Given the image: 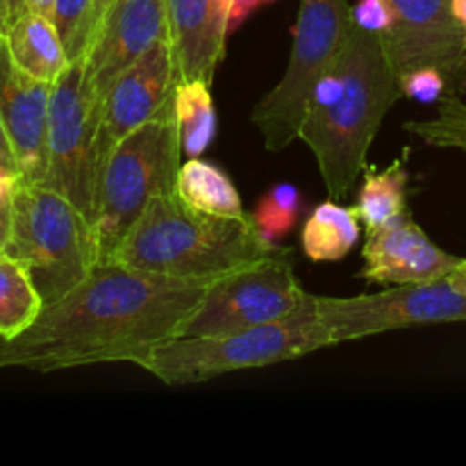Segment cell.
<instances>
[{
	"label": "cell",
	"instance_id": "1",
	"mask_svg": "<svg viewBox=\"0 0 466 466\" xmlns=\"http://www.w3.org/2000/svg\"><path fill=\"white\" fill-rule=\"evenodd\" d=\"M214 282L98 262L76 289L46 305L27 330L0 339V369L50 373L112 362L139 367L157 346L180 335Z\"/></svg>",
	"mask_w": 466,
	"mask_h": 466
},
{
	"label": "cell",
	"instance_id": "2",
	"mask_svg": "<svg viewBox=\"0 0 466 466\" xmlns=\"http://www.w3.org/2000/svg\"><path fill=\"white\" fill-rule=\"evenodd\" d=\"M400 98L385 35L353 21L344 55L314 85L299 132L332 198L353 189L387 112Z\"/></svg>",
	"mask_w": 466,
	"mask_h": 466
},
{
	"label": "cell",
	"instance_id": "3",
	"mask_svg": "<svg viewBox=\"0 0 466 466\" xmlns=\"http://www.w3.org/2000/svg\"><path fill=\"white\" fill-rule=\"evenodd\" d=\"M280 250L259 235L250 214L217 217L167 194L146 205L112 262L177 280H221Z\"/></svg>",
	"mask_w": 466,
	"mask_h": 466
},
{
	"label": "cell",
	"instance_id": "4",
	"mask_svg": "<svg viewBox=\"0 0 466 466\" xmlns=\"http://www.w3.org/2000/svg\"><path fill=\"white\" fill-rule=\"evenodd\" d=\"M3 253L25 267L44 308L76 289L98 264L94 223L44 182L18 180Z\"/></svg>",
	"mask_w": 466,
	"mask_h": 466
},
{
	"label": "cell",
	"instance_id": "5",
	"mask_svg": "<svg viewBox=\"0 0 466 466\" xmlns=\"http://www.w3.org/2000/svg\"><path fill=\"white\" fill-rule=\"evenodd\" d=\"M328 346L335 344L330 330L319 321L312 294L309 303L285 321L228 335L173 337L157 346L139 369L164 385H200L232 371L305 358Z\"/></svg>",
	"mask_w": 466,
	"mask_h": 466
},
{
	"label": "cell",
	"instance_id": "6",
	"mask_svg": "<svg viewBox=\"0 0 466 466\" xmlns=\"http://www.w3.org/2000/svg\"><path fill=\"white\" fill-rule=\"evenodd\" d=\"M182 157L173 100L112 150L96 196L98 262L112 259L116 246L155 196L176 194Z\"/></svg>",
	"mask_w": 466,
	"mask_h": 466
},
{
	"label": "cell",
	"instance_id": "7",
	"mask_svg": "<svg viewBox=\"0 0 466 466\" xmlns=\"http://www.w3.org/2000/svg\"><path fill=\"white\" fill-rule=\"evenodd\" d=\"M350 25L349 0H300L285 73L250 114L264 148L278 153L299 139L314 85L344 55Z\"/></svg>",
	"mask_w": 466,
	"mask_h": 466
},
{
	"label": "cell",
	"instance_id": "8",
	"mask_svg": "<svg viewBox=\"0 0 466 466\" xmlns=\"http://www.w3.org/2000/svg\"><path fill=\"white\" fill-rule=\"evenodd\" d=\"M103 100L86 76L85 57L73 59L53 82L48 109L44 185L66 196L94 223L98 176H96V135Z\"/></svg>",
	"mask_w": 466,
	"mask_h": 466
},
{
	"label": "cell",
	"instance_id": "9",
	"mask_svg": "<svg viewBox=\"0 0 466 466\" xmlns=\"http://www.w3.org/2000/svg\"><path fill=\"white\" fill-rule=\"evenodd\" d=\"M294 271V253H280L230 273L209 287L177 337H214L285 321L309 303Z\"/></svg>",
	"mask_w": 466,
	"mask_h": 466
},
{
	"label": "cell",
	"instance_id": "10",
	"mask_svg": "<svg viewBox=\"0 0 466 466\" xmlns=\"http://www.w3.org/2000/svg\"><path fill=\"white\" fill-rule=\"evenodd\" d=\"M314 309L330 330L332 344L369 339L391 330L440 323H466V294L449 278L414 285H390L378 294L314 296Z\"/></svg>",
	"mask_w": 466,
	"mask_h": 466
},
{
	"label": "cell",
	"instance_id": "11",
	"mask_svg": "<svg viewBox=\"0 0 466 466\" xmlns=\"http://www.w3.org/2000/svg\"><path fill=\"white\" fill-rule=\"evenodd\" d=\"M391 27L385 35L396 73L435 68L453 94H466V30L453 0H390Z\"/></svg>",
	"mask_w": 466,
	"mask_h": 466
},
{
	"label": "cell",
	"instance_id": "12",
	"mask_svg": "<svg viewBox=\"0 0 466 466\" xmlns=\"http://www.w3.org/2000/svg\"><path fill=\"white\" fill-rule=\"evenodd\" d=\"M177 77L168 39L159 41L153 50L132 64L123 76L114 80L103 98L96 135V176H103L112 150L126 139L130 132L157 116L173 100ZM98 196V194H96Z\"/></svg>",
	"mask_w": 466,
	"mask_h": 466
},
{
	"label": "cell",
	"instance_id": "13",
	"mask_svg": "<svg viewBox=\"0 0 466 466\" xmlns=\"http://www.w3.org/2000/svg\"><path fill=\"white\" fill-rule=\"evenodd\" d=\"M164 39H168L167 0H109L85 55L86 76L98 98Z\"/></svg>",
	"mask_w": 466,
	"mask_h": 466
},
{
	"label": "cell",
	"instance_id": "14",
	"mask_svg": "<svg viewBox=\"0 0 466 466\" xmlns=\"http://www.w3.org/2000/svg\"><path fill=\"white\" fill-rule=\"evenodd\" d=\"M50 94V82L36 80L14 62L0 30V114L21 167V180L44 182L46 177Z\"/></svg>",
	"mask_w": 466,
	"mask_h": 466
},
{
	"label": "cell",
	"instance_id": "15",
	"mask_svg": "<svg viewBox=\"0 0 466 466\" xmlns=\"http://www.w3.org/2000/svg\"><path fill=\"white\" fill-rule=\"evenodd\" d=\"M362 278L380 285H414L449 278L462 258L446 253L412 218L403 212L378 230L367 232Z\"/></svg>",
	"mask_w": 466,
	"mask_h": 466
},
{
	"label": "cell",
	"instance_id": "16",
	"mask_svg": "<svg viewBox=\"0 0 466 466\" xmlns=\"http://www.w3.org/2000/svg\"><path fill=\"white\" fill-rule=\"evenodd\" d=\"M167 12L177 77L212 85L230 35L223 0H167Z\"/></svg>",
	"mask_w": 466,
	"mask_h": 466
},
{
	"label": "cell",
	"instance_id": "17",
	"mask_svg": "<svg viewBox=\"0 0 466 466\" xmlns=\"http://www.w3.org/2000/svg\"><path fill=\"white\" fill-rule=\"evenodd\" d=\"M14 62L36 80L53 85L71 64L53 18L39 12H25L5 30Z\"/></svg>",
	"mask_w": 466,
	"mask_h": 466
},
{
	"label": "cell",
	"instance_id": "18",
	"mask_svg": "<svg viewBox=\"0 0 466 466\" xmlns=\"http://www.w3.org/2000/svg\"><path fill=\"white\" fill-rule=\"evenodd\" d=\"M408 153L410 150H405L403 157L391 162L382 171L371 167V164L362 168L364 182L353 209L367 232L378 230L385 223H390L391 218L408 212L410 173L408 167H405L408 164Z\"/></svg>",
	"mask_w": 466,
	"mask_h": 466
},
{
	"label": "cell",
	"instance_id": "19",
	"mask_svg": "<svg viewBox=\"0 0 466 466\" xmlns=\"http://www.w3.org/2000/svg\"><path fill=\"white\" fill-rule=\"evenodd\" d=\"M362 223L353 208H344L332 200L314 208L300 232V248L312 262H337L344 259L360 241Z\"/></svg>",
	"mask_w": 466,
	"mask_h": 466
},
{
	"label": "cell",
	"instance_id": "20",
	"mask_svg": "<svg viewBox=\"0 0 466 466\" xmlns=\"http://www.w3.org/2000/svg\"><path fill=\"white\" fill-rule=\"evenodd\" d=\"M176 194L194 209L217 214V217L241 218L248 214L230 177L221 168L200 157L182 162L180 173H177Z\"/></svg>",
	"mask_w": 466,
	"mask_h": 466
},
{
	"label": "cell",
	"instance_id": "21",
	"mask_svg": "<svg viewBox=\"0 0 466 466\" xmlns=\"http://www.w3.org/2000/svg\"><path fill=\"white\" fill-rule=\"evenodd\" d=\"M173 114L180 132L182 155L200 157L217 135L212 85L203 80H180L173 91Z\"/></svg>",
	"mask_w": 466,
	"mask_h": 466
},
{
	"label": "cell",
	"instance_id": "22",
	"mask_svg": "<svg viewBox=\"0 0 466 466\" xmlns=\"http://www.w3.org/2000/svg\"><path fill=\"white\" fill-rule=\"evenodd\" d=\"M44 309L39 291L21 262L0 253V339H14Z\"/></svg>",
	"mask_w": 466,
	"mask_h": 466
},
{
	"label": "cell",
	"instance_id": "23",
	"mask_svg": "<svg viewBox=\"0 0 466 466\" xmlns=\"http://www.w3.org/2000/svg\"><path fill=\"white\" fill-rule=\"evenodd\" d=\"M300 212H303V196L296 189L294 185H276L273 189H268L262 198L255 205L253 217L255 228L259 230V235L264 237L271 244H278L287 232H291V228L299 221Z\"/></svg>",
	"mask_w": 466,
	"mask_h": 466
},
{
	"label": "cell",
	"instance_id": "24",
	"mask_svg": "<svg viewBox=\"0 0 466 466\" xmlns=\"http://www.w3.org/2000/svg\"><path fill=\"white\" fill-rule=\"evenodd\" d=\"M50 18L62 36L68 59L85 57L98 30L96 0H55Z\"/></svg>",
	"mask_w": 466,
	"mask_h": 466
},
{
	"label": "cell",
	"instance_id": "25",
	"mask_svg": "<svg viewBox=\"0 0 466 466\" xmlns=\"http://www.w3.org/2000/svg\"><path fill=\"white\" fill-rule=\"evenodd\" d=\"M400 89H403L405 98H412L417 103H440L441 96L449 89V82L435 68H419V71H410L399 77Z\"/></svg>",
	"mask_w": 466,
	"mask_h": 466
},
{
	"label": "cell",
	"instance_id": "26",
	"mask_svg": "<svg viewBox=\"0 0 466 466\" xmlns=\"http://www.w3.org/2000/svg\"><path fill=\"white\" fill-rule=\"evenodd\" d=\"M353 21L369 30L387 35L391 27L390 0H358V5L353 7Z\"/></svg>",
	"mask_w": 466,
	"mask_h": 466
},
{
	"label": "cell",
	"instance_id": "27",
	"mask_svg": "<svg viewBox=\"0 0 466 466\" xmlns=\"http://www.w3.org/2000/svg\"><path fill=\"white\" fill-rule=\"evenodd\" d=\"M0 171L9 173V176L14 177H21V167H18V159H16V153H14L12 141H9L3 114H0Z\"/></svg>",
	"mask_w": 466,
	"mask_h": 466
},
{
	"label": "cell",
	"instance_id": "28",
	"mask_svg": "<svg viewBox=\"0 0 466 466\" xmlns=\"http://www.w3.org/2000/svg\"><path fill=\"white\" fill-rule=\"evenodd\" d=\"M223 5H226L230 32H235L250 16V12H255L262 5V0H223Z\"/></svg>",
	"mask_w": 466,
	"mask_h": 466
},
{
	"label": "cell",
	"instance_id": "29",
	"mask_svg": "<svg viewBox=\"0 0 466 466\" xmlns=\"http://www.w3.org/2000/svg\"><path fill=\"white\" fill-rule=\"evenodd\" d=\"M449 280H451V285L455 287V289L466 294V258L462 259V262H460V267L455 268L453 273H451Z\"/></svg>",
	"mask_w": 466,
	"mask_h": 466
},
{
	"label": "cell",
	"instance_id": "30",
	"mask_svg": "<svg viewBox=\"0 0 466 466\" xmlns=\"http://www.w3.org/2000/svg\"><path fill=\"white\" fill-rule=\"evenodd\" d=\"M5 5H7V16H9V25H12L14 21H16L21 14L27 12V3L25 0H5ZM7 25V27H9Z\"/></svg>",
	"mask_w": 466,
	"mask_h": 466
},
{
	"label": "cell",
	"instance_id": "31",
	"mask_svg": "<svg viewBox=\"0 0 466 466\" xmlns=\"http://www.w3.org/2000/svg\"><path fill=\"white\" fill-rule=\"evenodd\" d=\"M25 3H27V12H39V14H46V16L53 14L55 0H25Z\"/></svg>",
	"mask_w": 466,
	"mask_h": 466
},
{
	"label": "cell",
	"instance_id": "32",
	"mask_svg": "<svg viewBox=\"0 0 466 466\" xmlns=\"http://www.w3.org/2000/svg\"><path fill=\"white\" fill-rule=\"evenodd\" d=\"M9 237V214H0V253L5 250Z\"/></svg>",
	"mask_w": 466,
	"mask_h": 466
},
{
	"label": "cell",
	"instance_id": "33",
	"mask_svg": "<svg viewBox=\"0 0 466 466\" xmlns=\"http://www.w3.org/2000/svg\"><path fill=\"white\" fill-rule=\"evenodd\" d=\"M453 14L466 30V0H453Z\"/></svg>",
	"mask_w": 466,
	"mask_h": 466
},
{
	"label": "cell",
	"instance_id": "34",
	"mask_svg": "<svg viewBox=\"0 0 466 466\" xmlns=\"http://www.w3.org/2000/svg\"><path fill=\"white\" fill-rule=\"evenodd\" d=\"M9 25V16H7V5H5V0H0V30H7Z\"/></svg>",
	"mask_w": 466,
	"mask_h": 466
},
{
	"label": "cell",
	"instance_id": "35",
	"mask_svg": "<svg viewBox=\"0 0 466 466\" xmlns=\"http://www.w3.org/2000/svg\"><path fill=\"white\" fill-rule=\"evenodd\" d=\"M107 3H109V0H96V12H98V23H100V18H103V12H105V7H107Z\"/></svg>",
	"mask_w": 466,
	"mask_h": 466
},
{
	"label": "cell",
	"instance_id": "36",
	"mask_svg": "<svg viewBox=\"0 0 466 466\" xmlns=\"http://www.w3.org/2000/svg\"><path fill=\"white\" fill-rule=\"evenodd\" d=\"M264 3H273V0H262V5H264Z\"/></svg>",
	"mask_w": 466,
	"mask_h": 466
}]
</instances>
